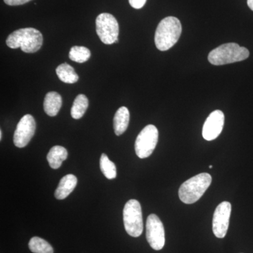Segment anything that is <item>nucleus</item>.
<instances>
[{"instance_id":"f257e3e1","label":"nucleus","mask_w":253,"mask_h":253,"mask_svg":"<svg viewBox=\"0 0 253 253\" xmlns=\"http://www.w3.org/2000/svg\"><path fill=\"white\" fill-rule=\"evenodd\" d=\"M182 27L180 21L174 16L165 18L158 24L155 34V44L160 51L172 48L180 38Z\"/></svg>"},{"instance_id":"f03ea898","label":"nucleus","mask_w":253,"mask_h":253,"mask_svg":"<svg viewBox=\"0 0 253 253\" xmlns=\"http://www.w3.org/2000/svg\"><path fill=\"white\" fill-rule=\"evenodd\" d=\"M6 42L11 49L21 48L24 52L35 53L42 46L43 36L36 28H21L11 33Z\"/></svg>"},{"instance_id":"7ed1b4c3","label":"nucleus","mask_w":253,"mask_h":253,"mask_svg":"<svg viewBox=\"0 0 253 253\" xmlns=\"http://www.w3.org/2000/svg\"><path fill=\"white\" fill-rule=\"evenodd\" d=\"M212 183V176L208 173H201L190 178L181 184L179 189V199L185 204L197 202Z\"/></svg>"},{"instance_id":"20e7f679","label":"nucleus","mask_w":253,"mask_h":253,"mask_svg":"<svg viewBox=\"0 0 253 253\" xmlns=\"http://www.w3.org/2000/svg\"><path fill=\"white\" fill-rule=\"evenodd\" d=\"M249 51L246 47L236 43H227L212 50L208 59L211 64L221 66L244 61L249 57Z\"/></svg>"},{"instance_id":"39448f33","label":"nucleus","mask_w":253,"mask_h":253,"mask_svg":"<svg viewBox=\"0 0 253 253\" xmlns=\"http://www.w3.org/2000/svg\"><path fill=\"white\" fill-rule=\"evenodd\" d=\"M125 229L132 237H139L144 229L141 205L136 200L131 199L126 203L123 209Z\"/></svg>"},{"instance_id":"423d86ee","label":"nucleus","mask_w":253,"mask_h":253,"mask_svg":"<svg viewBox=\"0 0 253 253\" xmlns=\"http://www.w3.org/2000/svg\"><path fill=\"white\" fill-rule=\"evenodd\" d=\"M96 30L100 40L105 44L118 42L119 25L113 15L108 13L99 14L96 19Z\"/></svg>"},{"instance_id":"0eeeda50","label":"nucleus","mask_w":253,"mask_h":253,"mask_svg":"<svg viewBox=\"0 0 253 253\" xmlns=\"http://www.w3.org/2000/svg\"><path fill=\"white\" fill-rule=\"evenodd\" d=\"M158 141V130L153 125L145 126L136 137L134 149L139 158L149 157L153 154Z\"/></svg>"},{"instance_id":"6e6552de","label":"nucleus","mask_w":253,"mask_h":253,"mask_svg":"<svg viewBox=\"0 0 253 253\" xmlns=\"http://www.w3.org/2000/svg\"><path fill=\"white\" fill-rule=\"evenodd\" d=\"M146 239L155 251L162 250L166 244L164 226L156 214H150L146 220Z\"/></svg>"},{"instance_id":"1a4fd4ad","label":"nucleus","mask_w":253,"mask_h":253,"mask_svg":"<svg viewBox=\"0 0 253 253\" xmlns=\"http://www.w3.org/2000/svg\"><path fill=\"white\" fill-rule=\"evenodd\" d=\"M36 129V123L31 115L23 116L17 126L14 134V144L16 147H26L34 136Z\"/></svg>"},{"instance_id":"9d476101","label":"nucleus","mask_w":253,"mask_h":253,"mask_svg":"<svg viewBox=\"0 0 253 253\" xmlns=\"http://www.w3.org/2000/svg\"><path fill=\"white\" fill-rule=\"evenodd\" d=\"M231 212V205L227 201L221 202L216 208L212 219V231L216 237H225L229 229Z\"/></svg>"},{"instance_id":"9b49d317","label":"nucleus","mask_w":253,"mask_h":253,"mask_svg":"<svg viewBox=\"0 0 253 253\" xmlns=\"http://www.w3.org/2000/svg\"><path fill=\"white\" fill-rule=\"evenodd\" d=\"M224 125V113L219 110L213 111L208 116L203 127L202 134L206 140L217 139L222 131Z\"/></svg>"},{"instance_id":"f8f14e48","label":"nucleus","mask_w":253,"mask_h":253,"mask_svg":"<svg viewBox=\"0 0 253 253\" xmlns=\"http://www.w3.org/2000/svg\"><path fill=\"white\" fill-rule=\"evenodd\" d=\"M78 184V179L72 174L63 176L60 181L59 186L54 193L55 197L58 200H63L67 198Z\"/></svg>"},{"instance_id":"ddd939ff","label":"nucleus","mask_w":253,"mask_h":253,"mask_svg":"<svg viewBox=\"0 0 253 253\" xmlns=\"http://www.w3.org/2000/svg\"><path fill=\"white\" fill-rule=\"evenodd\" d=\"M62 106V98L56 91H50L46 94L44 101V110L46 114L54 117L59 113Z\"/></svg>"},{"instance_id":"4468645a","label":"nucleus","mask_w":253,"mask_h":253,"mask_svg":"<svg viewBox=\"0 0 253 253\" xmlns=\"http://www.w3.org/2000/svg\"><path fill=\"white\" fill-rule=\"evenodd\" d=\"M129 122V112L127 108L122 106L118 110L113 120V126L116 135L123 134L127 129Z\"/></svg>"},{"instance_id":"2eb2a0df","label":"nucleus","mask_w":253,"mask_h":253,"mask_svg":"<svg viewBox=\"0 0 253 253\" xmlns=\"http://www.w3.org/2000/svg\"><path fill=\"white\" fill-rule=\"evenodd\" d=\"M67 150L61 146H55L50 149L46 159L50 167L52 169H58L61 167L63 161L67 159Z\"/></svg>"},{"instance_id":"dca6fc26","label":"nucleus","mask_w":253,"mask_h":253,"mask_svg":"<svg viewBox=\"0 0 253 253\" xmlns=\"http://www.w3.org/2000/svg\"><path fill=\"white\" fill-rule=\"evenodd\" d=\"M56 73L61 81L65 83H68V84L76 83L79 79L74 68L66 63L59 65L56 68Z\"/></svg>"},{"instance_id":"f3484780","label":"nucleus","mask_w":253,"mask_h":253,"mask_svg":"<svg viewBox=\"0 0 253 253\" xmlns=\"http://www.w3.org/2000/svg\"><path fill=\"white\" fill-rule=\"evenodd\" d=\"M89 106L87 97L84 94H79L73 102L71 116L74 119H80L84 116Z\"/></svg>"},{"instance_id":"a211bd4d","label":"nucleus","mask_w":253,"mask_h":253,"mask_svg":"<svg viewBox=\"0 0 253 253\" xmlns=\"http://www.w3.org/2000/svg\"><path fill=\"white\" fill-rule=\"evenodd\" d=\"M28 246L33 253H54L52 246L45 240L38 236H35L30 240Z\"/></svg>"},{"instance_id":"6ab92c4d","label":"nucleus","mask_w":253,"mask_h":253,"mask_svg":"<svg viewBox=\"0 0 253 253\" xmlns=\"http://www.w3.org/2000/svg\"><path fill=\"white\" fill-rule=\"evenodd\" d=\"M100 169L107 179H113L117 176L116 165L110 161L106 154L101 155L100 158Z\"/></svg>"},{"instance_id":"aec40b11","label":"nucleus","mask_w":253,"mask_h":253,"mask_svg":"<svg viewBox=\"0 0 253 253\" xmlns=\"http://www.w3.org/2000/svg\"><path fill=\"white\" fill-rule=\"evenodd\" d=\"M90 56V51L84 46H74L70 50V59L77 63L86 62L89 60Z\"/></svg>"},{"instance_id":"412c9836","label":"nucleus","mask_w":253,"mask_h":253,"mask_svg":"<svg viewBox=\"0 0 253 253\" xmlns=\"http://www.w3.org/2000/svg\"><path fill=\"white\" fill-rule=\"evenodd\" d=\"M131 7L136 9H141L146 4V0H129Z\"/></svg>"},{"instance_id":"4be33fe9","label":"nucleus","mask_w":253,"mask_h":253,"mask_svg":"<svg viewBox=\"0 0 253 253\" xmlns=\"http://www.w3.org/2000/svg\"><path fill=\"white\" fill-rule=\"evenodd\" d=\"M30 1H31V0H4L5 4L9 5V6L22 5L29 2Z\"/></svg>"},{"instance_id":"5701e85b","label":"nucleus","mask_w":253,"mask_h":253,"mask_svg":"<svg viewBox=\"0 0 253 253\" xmlns=\"http://www.w3.org/2000/svg\"><path fill=\"white\" fill-rule=\"evenodd\" d=\"M247 2L250 9L253 11V0H247Z\"/></svg>"},{"instance_id":"b1692460","label":"nucleus","mask_w":253,"mask_h":253,"mask_svg":"<svg viewBox=\"0 0 253 253\" xmlns=\"http://www.w3.org/2000/svg\"><path fill=\"white\" fill-rule=\"evenodd\" d=\"M2 139V131L0 130V140H1Z\"/></svg>"},{"instance_id":"393cba45","label":"nucleus","mask_w":253,"mask_h":253,"mask_svg":"<svg viewBox=\"0 0 253 253\" xmlns=\"http://www.w3.org/2000/svg\"><path fill=\"white\" fill-rule=\"evenodd\" d=\"M209 168H213V166H209Z\"/></svg>"}]
</instances>
